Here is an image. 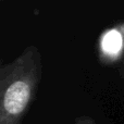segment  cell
<instances>
[{
	"label": "cell",
	"instance_id": "cell-1",
	"mask_svg": "<svg viewBox=\"0 0 124 124\" xmlns=\"http://www.w3.org/2000/svg\"><path fill=\"white\" fill-rule=\"evenodd\" d=\"M40 72V56L34 47L0 66V124H20L35 97Z\"/></svg>",
	"mask_w": 124,
	"mask_h": 124
},
{
	"label": "cell",
	"instance_id": "cell-2",
	"mask_svg": "<svg viewBox=\"0 0 124 124\" xmlns=\"http://www.w3.org/2000/svg\"><path fill=\"white\" fill-rule=\"evenodd\" d=\"M124 48V25L107 31L101 36L100 51L105 59L116 60Z\"/></svg>",
	"mask_w": 124,
	"mask_h": 124
},
{
	"label": "cell",
	"instance_id": "cell-3",
	"mask_svg": "<svg viewBox=\"0 0 124 124\" xmlns=\"http://www.w3.org/2000/svg\"><path fill=\"white\" fill-rule=\"evenodd\" d=\"M75 124H96V123H95V121L93 120L92 118L84 116L77 118L76 120H75Z\"/></svg>",
	"mask_w": 124,
	"mask_h": 124
}]
</instances>
